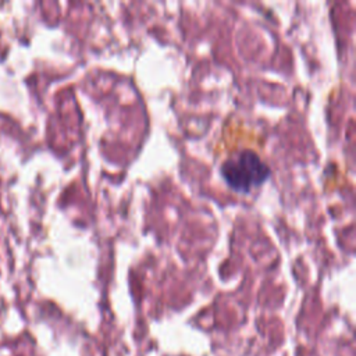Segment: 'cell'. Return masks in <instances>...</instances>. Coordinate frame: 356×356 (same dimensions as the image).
<instances>
[{
    "label": "cell",
    "instance_id": "1",
    "mask_svg": "<svg viewBox=\"0 0 356 356\" xmlns=\"http://www.w3.org/2000/svg\"><path fill=\"white\" fill-rule=\"evenodd\" d=\"M225 184L239 193H248L270 177V167L252 149H242L227 157L220 168Z\"/></svg>",
    "mask_w": 356,
    "mask_h": 356
}]
</instances>
